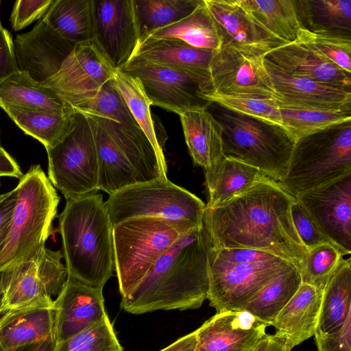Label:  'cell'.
<instances>
[{
  "mask_svg": "<svg viewBox=\"0 0 351 351\" xmlns=\"http://www.w3.org/2000/svg\"><path fill=\"white\" fill-rule=\"evenodd\" d=\"M295 198L265 176L249 189L216 208H205L203 226L217 249L265 252L298 268L308 250L293 224Z\"/></svg>",
  "mask_w": 351,
  "mask_h": 351,
  "instance_id": "1",
  "label": "cell"
},
{
  "mask_svg": "<svg viewBox=\"0 0 351 351\" xmlns=\"http://www.w3.org/2000/svg\"><path fill=\"white\" fill-rule=\"evenodd\" d=\"M210 246L203 226L181 234L138 286L121 298V308L134 315L199 308L207 298Z\"/></svg>",
  "mask_w": 351,
  "mask_h": 351,
  "instance_id": "2",
  "label": "cell"
},
{
  "mask_svg": "<svg viewBox=\"0 0 351 351\" xmlns=\"http://www.w3.org/2000/svg\"><path fill=\"white\" fill-rule=\"evenodd\" d=\"M68 275L103 289L114 269L112 224L101 194L66 200L58 216Z\"/></svg>",
  "mask_w": 351,
  "mask_h": 351,
  "instance_id": "3",
  "label": "cell"
},
{
  "mask_svg": "<svg viewBox=\"0 0 351 351\" xmlns=\"http://www.w3.org/2000/svg\"><path fill=\"white\" fill-rule=\"evenodd\" d=\"M69 105L102 127L130 162L137 182L167 178V167L132 116L114 78Z\"/></svg>",
  "mask_w": 351,
  "mask_h": 351,
  "instance_id": "4",
  "label": "cell"
},
{
  "mask_svg": "<svg viewBox=\"0 0 351 351\" xmlns=\"http://www.w3.org/2000/svg\"><path fill=\"white\" fill-rule=\"evenodd\" d=\"M16 201L0 254V271L37 247L53 232L60 197L40 165H32L14 189Z\"/></svg>",
  "mask_w": 351,
  "mask_h": 351,
  "instance_id": "5",
  "label": "cell"
},
{
  "mask_svg": "<svg viewBox=\"0 0 351 351\" xmlns=\"http://www.w3.org/2000/svg\"><path fill=\"white\" fill-rule=\"evenodd\" d=\"M106 207L112 226L136 217L165 220L181 234L203 226L206 204L168 180L136 182L109 195Z\"/></svg>",
  "mask_w": 351,
  "mask_h": 351,
  "instance_id": "6",
  "label": "cell"
},
{
  "mask_svg": "<svg viewBox=\"0 0 351 351\" xmlns=\"http://www.w3.org/2000/svg\"><path fill=\"white\" fill-rule=\"evenodd\" d=\"M215 117L223 130L227 158L261 171L278 182L285 177L295 141L282 126L222 108Z\"/></svg>",
  "mask_w": 351,
  "mask_h": 351,
  "instance_id": "7",
  "label": "cell"
},
{
  "mask_svg": "<svg viewBox=\"0 0 351 351\" xmlns=\"http://www.w3.org/2000/svg\"><path fill=\"white\" fill-rule=\"evenodd\" d=\"M351 173V121L297 141L287 174L278 183L296 198Z\"/></svg>",
  "mask_w": 351,
  "mask_h": 351,
  "instance_id": "8",
  "label": "cell"
},
{
  "mask_svg": "<svg viewBox=\"0 0 351 351\" xmlns=\"http://www.w3.org/2000/svg\"><path fill=\"white\" fill-rule=\"evenodd\" d=\"M61 250L43 244L0 271V315L9 311L53 308L68 271Z\"/></svg>",
  "mask_w": 351,
  "mask_h": 351,
  "instance_id": "9",
  "label": "cell"
},
{
  "mask_svg": "<svg viewBox=\"0 0 351 351\" xmlns=\"http://www.w3.org/2000/svg\"><path fill=\"white\" fill-rule=\"evenodd\" d=\"M181 234L165 220L156 217L131 218L113 226L114 267L122 298L138 286Z\"/></svg>",
  "mask_w": 351,
  "mask_h": 351,
  "instance_id": "10",
  "label": "cell"
},
{
  "mask_svg": "<svg viewBox=\"0 0 351 351\" xmlns=\"http://www.w3.org/2000/svg\"><path fill=\"white\" fill-rule=\"evenodd\" d=\"M76 112L75 123L69 132L56 145L46 149L47 177L66 200L99 190L93 132L86 117Z\"/></svg>",
  "mask_w": 351,
  "mask_h": 351,
  "instance_id": "11",
  "label": "cell"
},
{
  "mask_svg": "<svg viewBox=\"0 0 351 351\" xmlns=\"http://www.w3.org/2000/svg\"><path fill=\"white\" fill-rule=\"evenodd\" d=\"M206 93L279 100L264 56L230 45L214 53L200 94Z\"/></svg>",
  "mask_w": 351,
  "mask_h": 351,
  "instance_id": "12",
  "label": "cell"
},
{
  "mask_svg": "<svg viewBox=\"0 0 351 351\" xmlns=\"http://www.w3.org/2000/svg\"><path fill=\"white\" fill-rule=\"evenodd\" d=\"M290 263L276 256L259 262H224L213 258L208 252L209 285L206 299L216 312L241 310L278 271Z\"/></svg>",
  "mask_w": 351,
  "mask_h": 351,
  "instance_id": "13",
  "label": "cell"
},
{
  "mask_svg": "<svg viewBox=\"0 0 351 351\" xmlns=\"http://www.w3.org/2000/svg\"><path fill=\"white\" fill-rule=\"evenodd\" d=\"M138 79L151 106L178 115L186 110L207 107L200 97L207 77L179 69L146 64H127L122 69Z\"/></svg>",
  "mask_w": 351,
  "mask_h": 351,
  "instance_id": "14",
  "label": "cell"
},
{
  "mask_svg": "<svg viewBox=\"0 0 351 351\" xmlns=\"http://www.w3.org/2000/svg\"><path fill=\"white\" fill-rule=\"evenodd\" d=\"M319 232L346 255L351 253V173L296 198Z\"/></svg>",
  "mask_w": 351,
  "mask_h": 351,
  "instance_id": "15",
  "label": "cell"
},
{
  "mask_svg": "<svg viewBox=\"0 0 351 351\" xmlns=\"http://www.w3.org/2000/svg\"><path fill=\"white\" fill-rule=\"evenodd\" d=\"M116 70L94 40L75 45L59 71L40 83L70 102L99 90Z\"/></svg>",
  "mask_w": 351,
  "mask_h": 351,
  "instance_id": "16",
  "label": "cell"
},
{
  "mask_svg": "<svg viewBox=\"0 0 351 351\" xmlns=\"http://www.w3.org/2000/svg\"><path fill=\"white\" fill-rule=\"evenodd\" d=\"M93 40L115 69H122L140 42L133 0H93Z\"/></svg>",
  "mask_w": 351,
  "mask_h": 351,
  "instance_id": "17",
  "label": "cell"
},
{
  "mask_svg": "<svg viewBox=\"0 0 351 351\" xmlns=\"http://www.w3.org/2000/svg\"><path fill=\"white\" fill-rule=\"evenodd\" d=\"M204 1L219 29L223 45L265 56L287 44L261 25L239 0Z\"/></svg>",
  "mask_w": 351,
  "mask_h": 351,
  "instance_id": "18",
  "label": "cell"
},
{
  "mask_svg": "<svg viewBox=\"0 0 351 351\" xmlns=\"http://www.w3.org/2000/svg\"><path fill=\"white\" fill-rule=\"evenodd\" d=\"M19 71L42 83L54 75L75 45L59 36L43 17L29 32L13 40Z\"/></svg>",
  "mask_w": 351,
  "mask_h": 351,
  "instance_id": "19",
  "label": "cell"
},
{
  "mask_svg": "<svg viewBox=\"0 0 351 351\" xmlns=\"http://www.w3.org/2000/svg\"><path fill=\"white\" fill-rule=\"evenodd\" d=\"M53 308L56 344L84 330L107 314L103 289L90 287L69 275Z\"/></svg>",
  "mask_w": 351,
  "mask_h": 351,
  "instance_id": "20",
  "label": "cell"
},
{
  "mask_svg": "<svg viewBox=\"0 0 351 351\" xmlns=\"http://www.w3.org/2000/svg\"><path fill=\"white\" fill-rule=\"evenodd\" d=\"M268 326L245 310H226L195 330V351H247L267 333Z\"/></svg>",
  "mask_w": 351,
  "mask_h": 351,
  "instance_id": "21",
  "label": "cell"
},
{
  "mask_svg": "<svg viewBox=\"0 0 351 351\" xmlns=\"http://www.w3.org/2000/svg\"><path fill=\"white\" fill-rule=\"evenodd\" d=\"M179 116L190 155L194 164L203 168L209 192L215 186L226 158L222 128L207 107L192 108Z\"/></svg>",
  "mask_w": 351,
  "mask_h": 351,
  "instance_id": "22",
  "label": "cell"
},
{
  "mask_svg": "<svg viewBox=\"0 0 351 351\" xmlns=\"http://www.w3.org/2000/svg\"><path fill=\"white\" fill-rule=\"evenodd\" d=\"M264 63L267 69L282 75L351 90L350 73L295 41L268 52Z\"/></svg>",
  "mask_w": 351,
  "mask_h": 351,
  "instance_id": "23",
  "label": "cell"
},
{
  "mask_svg": "<svg viewBox=\"0 0 351 351\" xmlns=\"http://www.w3.org/2000/svg\"><path fill=\"white\" fill-rule=\"evenodd\" d=\"M267 71L279 97L278 107L351 110V90Z\"/></svg>",
  "mask_w": 351,
  "mask_h": 351,
  "instance_id": "24",
  "label": "cell"
},
{
  "mask_svg": "<svg viewBox=\"0 0 351 351\" xmlns=\"http://www.w3.org/2000/svg\"><path fill=\"white\" fill-rule=\"evenodd\" d=\"M215 51L192 47L178 39L147 38L139 42L127 64L162 66L208 77Z\"/></svg>",
  "mask_w": 351,
  "mask_h": 351,
  "instance_id": "25",
  "label": "cell"
},
{
  "mask_svg": "<svg viewBox=\"0 0 351 351\" xmlns=\"http://www.w3.org/2000/svg\"><path fill=\"white\" fill-rule=\"evenodd\" d=\"M323 291L302 283L270 326L292 350L314 336L318 324Z\"/></svg>",
  "mask_w": 351,
  "mask_h": 351,
  "instance_id": "26",
  "label": "cell"
},
{
  "mask_svg": "<svg viewBox=\"0 0 351 351\" xmlns=\"http://www.w3.org/2000/svg\"><path fill=\"white\" fill-rule=\"evenodd\" d=\"M53 308L9 311L0 317V347L11 351L53 339Z\"/></svg>",
  "mask_w": 351,
  "mask_h": 351,
  "instance_id": "27",
  "label": "cell"
},
{
  "mask_svg": "<svg viewBox=\"0 0 351 351\" xmlns=\"http://www.w3.org/2000/svg\"><path fill=\"white\" fill-rule=\"evenodd\" d=\"M19 106L62 114L75 111L51 88L34 81L25 72L17 71L0 80V107Z\"/></svg>",
  "mask_w": 351,
  "mask_h": 351,
  "instance_id": "28",
  "label": "cell"
},
{
  "mask_svg": "<svg viewBox=\"0 0 351 351\" xmlns=\"http://www.w3.org/2000/svg\"><path fill=\"white\" fill-rule=\"evenodd\" d=\"M86 118L94 136L98 167V188L109 195L137 182L130 162L109 136L93 119Z\"/></svg>",
  "mask_w": 351,
  "mask_h": 351,
  "instance_id": "29",
  "label": "cell"
},
{
  "mask_svg": "<svg viewBox=\"0 0 351 351\" xmlns=\"http://www.w3.org/2000/svg\"><path fill=\"white\" fill-rule=\"evenodd\" d=\"M147 38H174L200 49L219 50L223 45L219 29L204 0L186 16L155 29Z\"/></svg>",
  "mask_w": 351,
  "mask_h": 351,
  "instance_id": "30",
  "label": "cell"
},
{
  "mask_svg": "<svg viewBox=\"0 0 351 351\" xmlns=\"http://www.w3.org/2000/svg\"><path fill=\"white\" fill-rule=\"evenodd\" d=\"M1 108L25 134L40 142L46 149L60 142L75 123L76 114L19 106Z\"/></svg>",
  "mask_w": 351,
  "mask_h": 351,
  "instance_id": "31",
  "label": "cell"
},
{
  "mask_svg": "<svg viewBox=\"0 0 351 351\" xmlns=\"http://www.w3.org/2000/svg\"><path fill=\"white\" fill-rule=\"evenodd\" d=\"M302 284L298 268L290 263L278 271L242 308L270 326Z\"/></svg>",
  "mask_w": 351,
  "mask_h": 351,
  "instance_id": "32",
  "label": "cell"
},
{
  "mask_svg": "<svg viewBox=\"0 0 351 351\" xmlns=\"http://www.w3.org/2000/svg\"><path fill=\"white\" fill-rule=\"evenodd\" d=\"M295 5L302 29L351 37V0H299Z\"/></svg>",
  "mask_w": 351,
  "mask_h": 351,
  "instance_id": "33",
  "label": "cell"
},
{
  "mask_svg": "<svg viewBox=\"0 0 351 351\" xmlns=\"http://www.w3.org/2000/svg\"><path fill=\"white\" fill-rule=\"evenodd\" d=\"M43 19L59 36L75 45L93 40V0H54Z\"/></svg>",
  "mask_w": 351,
  "mask_h": 351,
  "instance_id": "34",
  "label": "cell"
},
{
  "mask_svg": "<svg viewBox=\"0 0 351 351\" xmlns=\"http://www.w3.org/2000/svg\"><path fill=\"white\" fill-rule=\"evenodd\" d=\"M351 315V261L344 259L323 290L317 330L331 332Z\"/></svg>",
  "mask_w": 351,
  "mask_h": 351,
  "instance_id": "35",
  "label": "cell"
},
{
  "mask_svg": "<svg viewBox=\"0 0 351 351\" xmlns=\"http://www.w3.org/2000/svg\"><path fill=\"white\" fill-rule=\"evenodd\" d=\"M114 81L127 106L156 150L162 164L167 167L164 145L167 139L162 130L156 129L151 112V104L138 78L117 69Z\"/></svg>",
  "mask_w": 351,
  "mask_h": 351,
  "instance_id": "36",
  "label": "cell"
},
{
  "mask_svg": "<svg viewBox=\"0 0 351 351\" xmlns=\"http://www.w3.org/2000/svg\"><path fill=\"white\" fill-rule=\"evenodd\" d=\"M274 36L290 43L297 39L302 25L295 0H239Z\"/></svg>",
  "mask_w": 351,
  "mask_h": 351,
  "instance_id": "37",
  "label": "cell"
},
{
  "mask_svg": "<svg viewBox=\"0 0 351 351\" xmlns=\"http://www.w3.org/2000/svg\"><path fill=\"white\" fill-rule=\"evenodd\" d=\"M283 128L295 141L351 121V110L279 107Z\"/></svg>",
  "mask_w": 351,
  "mask_h": 351,
  "instance_id": "38",
  "label": "cell"
},
{
  "mask_svg": "<svg viewBox=\"0 0 351 351\" xmlns=\"http://www.w3.org/2000/svg\"><path fill=\"white\" fill-rule=\"evenodd\" d=\"M202 0H133L140 40L189 15Z\"/></svg>",
  "mask_w": 351,
  "mask_h": 351,
  "instance_id": "39",
  "label": "cell"
},
{
  "mask_svg": "<svg viewBox=\"0 0 351 351\" xmlns=\"http://www.w3.org/2000/svg\"><path fill=\"white\" fill-rule=\"evenodd\" d=\"M265 176L244 162L226 158L206 208H216L249 189Z\"/></svg>",
  "mask_w": 351,
  "mask_h": 351,
  "instance_id": "40",
  "label": "cell"
},
{
  "mask_svg": "<svg viewBox=\"0 0 351 351\" xmlns=\"http://www.w3.org/2000/svg\"><path fill=\"white\" fill-rule=\"evenodd\" d=\"M344 255L332 243H324L308 251L298 267L302 283L323 291L344 260Z\"/></svg>",
  "mask_w": 351,
  "mask_h": 351,
  "instance_id": "41",
  "label": "cell"
},
{
  "mask_svg": "<svg viewBox=\"0 0 351 351\" xmlns=\"http://www.w3.org/2000/svg\"><path fill=\"white\" fill-rule=\"evenodd\" d=\"M53 351H123L108 314L69 339L57 343Z\"/></svg>",
  "mask_w": 351,
  "mask_h": 351,
  "instance_id": "42",
  "label": "cell"
},
{
  "mask_svg": "<svg viewBox=\"0 0 351 351\" xmlns=\"http://www.w3.org/2000/svg\"><path fill=\"white\" fill-rule=\"evenodd\" d=\"M200 97L209 104L215 103L231 111L283 127L280 108L275 101L215 93L200 94Z\"/></svg>",
  "mask_w": 351,
  "mask_h": 351,
  "instance_id": "43",
  "label": "cell"
},
{
  "mask_svg": "<svg viewBox=\"0 0 351 351\" xmlns=\"http://www.w3.org/2000/svg\"><path fill=\"white\" fill-rule=\"evenodd\" d=\"M351 37L298 31L295 42L313 50L348 73H351Z\"/></svg>",
  "mask_w": 351,
  "mask_h": 351,
  "instance_id": "44",
  "label": "cell"
},
{
  "mask_svg": "<svg viewBox=\"0 0 351 351\" xmlns=\"http://www.w3.org/2000/svg\"><path fill=\"white\" fill-rule=\"evenodd\" d=\"M291 215L297 234L308 251L324 243H332L319 232L296 199L291 205Z\"/></svg>",
  "mask_w": 351,
  "mask_h": 351,
  "instance_id": "45",
  "label": "cell"
},
{
  "mask_svg": "<svg viewBox=\"0 0 351 351\" xmlns=\"http://www.w3.org/2000/svg\"><path fill=\"white\" fill-rule=\"evenodd\" d=\"M54 0H18L14 3L10 21L14 31H20L41 19Z\"/></svg>",
  "mask_w": 351,
  "mask_h": 351,
  "instance_id": "46",
  "label": "cell"
},
{
  "mask_svg": "<svg viewBox=\"0 0 351 351\" xmlns=\"http://www.w3.org/2000/svg\"><path fill=\"white\" fill-rule=\"evenodd\" d=\"M317 351H351V315L337 330L331 332L316 330Z\"/></svg>",
  "mask_w": 351,
  "mask_h": 351,
  "instance_id": "47",
  "label": "cell"
},
{
  "mask_svg": "<svg viewBox=\"0 0 351 351\" xmlns=\"http://www.w3.org/2000/svg\"><path fill=\"white\" fill-rule=\"evenodd\" d=\"M17 71L12 36L3 28L0 30V80Z\"/></svg>",
  "mask_w": 351,
  "mask_h": 351,
  "instance_id": "48",
  "label": "cell"
},
{
  "mask_svg": "<svg viewBox=\"0 0 351 351\" xmlns=\"http://www.w3.org/2000/svg\"><path fill=\"white\" fill-rule=\"evenodd\" d=\"M15 201L16 196L13 189L12 194L0 202V254L3 249L9 232L10 219Z\"/></svg>",
  "mask_w": 351,
  "mask_h": 351,
  "instance_id": "49",
  "label": "cell"
},
{
  "mask_svg": "<svg viewBox=\"0 0 351 351\" xmlns=\"http://www.w3.org/2000/svg\"><path fill=\"white\" fill-rule=\"evenodd\" d=\"M247 351H291V349L283 337L266 334Z\"/></svg>",
  "mask_w": 351,
  "mask_h": 351,
  "instance_id": "50",
  "label": "cell"
},
{
  "mask_svg": "<svg viewBox=\"0 0 351 351\" xmlns=\"http://www.w3.org/2000/svg\"><path fill=\"white\" fill-rule=\"evenodd\" d=\"M23 176L16 160L4 149L0 142V177L20 178Z\"/></svg>",
  "mask_w": 351,
  "mask_h": 351,
  "instance_id": "51",
  "label": "cell"
},
{
  "mask_svg": "<svg viewBox=\"0 0 351 351\" xmlns=\"http://www.w3.org/2000/svg\"><path fill=\"white\" fill-rule=\"evenodd\" d=\"M197 343L195 331L187 334L160 351H195Z\"/></svg>",
  "mask_w": 351,
  "mask_h": 351,
  "instance_id": "52",
  "label": "cell"
},
{
  "mask_svg": "<svg viewBox=\"0 0 351 351\" xmlns=\"http://www.w3.org/2000/svg\"><path fill=\"white\" fill-rule=\"evenodd\" d=\"M55 344L53 339H47L40 342L20 347L11 351H53Z\"/></svg>",
  "mask_w": 351,
  "mask_h": 351,
  "instance_id": "53",
  "label": "cell"
},
{
  "mask_svg": "<svg viewBox=\"0 0 351 351\" xmlns=\"http://www.w3.org/2000/svg\"><path fill=\"white\" fill-rule=\"evenodd\" d=\"M13 191H9L5 193H3L0 195V202H1L3 200L5 199L8 197H10L12 194Z\"/></svg>",
  "mask_w": 351,
  "mask_h": 351,
  "instance_id": "54",
  "label": "cell"
},
{
  "mask_svg": "<svg viewBox=\"0 0 351 351\" xmlns=\"http://www.w3.org/2000/svg\"><path fill=\"white\" fill-rule=\"evenodd\" d=\"M1 1H0V7H1ZM3 28V27L2 25H1V18H0V30H1V29H2Z\"/></svg>",
  "mask_w": 351,
  "mask_h": 351,
  "instance_id": "55",
  "label": "cell"
},
{
  "mask_svg": "<svg viewBox=\"0 0 351 351\" xmlns=\"http://www.w3.org/2000/svg\"><path fill=\"white\" fill-rule=\"evenodd\" d=\"M0 351H3V350L1 348V347H0Z\"/></svg>",
  "mask_w": 351,
  "mask_h": 351,
  "instance_id": "56",
  "label": "cell"
}]
</instances>
